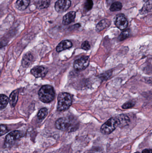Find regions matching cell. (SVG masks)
Here are the masks:
<instances>
[{
    "instance_id": "cell-20",
    "label": "cell",
    "mask_w": 152,
    "mask_h": 153,
    "mask_svg": "<svg viewBox=\"0 0 152 153\" xmlns=\"http://www.w3.org/2000/svg\"><path fill=\"white\" fill-rule=\"evenodd\" d=\"M47 114H48V110L46 108H43L41 109L38 112L37 114V117L39 120L44 119L47 116Z\"/></svg>"
},
{
    "instance_id": "cell-29",
    "label": "cell",
    "mask_w": 152,
    "mask_h": 153,
    "mask_svg": "<svg viewBox=\"0 0 152 153\" xmlns=\"http://www.w3.org/2000/svg\"><path fill=\"white\" fill-rule=\"evenodd\" d=\"M135 153H140V152H136Z\"/></svg>"
},
{
    "instance_id": "cell-6",
    "label": "cell",
    "mask_w": 152,
    "mask_h": 153,
    "mask_svg": "<svg viewBox=\"0 0 152 153\" xmlns=\"http://www.w3.org/2000/svg\"><path fill=\"white\" fill-rule=\"evenodd\" d=\"M90 59L89 56H82L79 59H77L74 62V68L77 71H80L85 70L89 65Z\"/></svg>"
},
{
    "instance_id": "cell-23",
    "label": "cell",
    "mask_w": 152,
    "mask_h": 153,
    "mask_svg": "<svg viewBox=\"0 0 152 153\" xmlns=\"http://www.w3.org/2000/svg\"><path fill=\"white\" fill-rule=\"evenodd\" d=\"M8 131L9 130L5 125H0V136L5 134L8 133Z\"/></svg>"
},
{
    "instance_id": "cell-26",
    "label": "cell",
    "mask_w": 152,
    "mask_h": 153,
    "mask_svg": "<svg viewBox=\"0 0 152 153\" xmlns=\"http://www.w3.org/2000/svg\"><path fill=\"white\" fill-rule=\"evenodd\" d=\"M142 153H152V150H151V149H145V150L143 151Z\"/></svg>"
},
{
    "instance_id": "cell-12",
    "label": "cell",
    "mask_w": 152,
    "mask_h": 153,
    "mask_svg": "<svg viewBox=\"0 0 152 153\" xmlns=\"http://www.w3.org/2000/svg\"><path fill=\"white\" fill-rule=\"evenodd\" d=\"M118 120L119 126L120 127H123L129 124L130 122V119L126 115L121 114L117 117Z\"/></svg>"
},
{
    "instance_id": "cell-13",
    "label": "cell",
    "mask_w": 152,
    "mask_h": 153,
    "mask_svg": "<svg viewBox=\"0 0 152 153\" xmlns=\"http://www.w3.org/2000/svg\"><path fill=\"white\" fill-rule=\"evenodd\" d=\"M33 55L30 53H28L26 54L22 61V65L24 67H28L31 65L33 62Z\"/></svg>"
},
{
    "instance_id": "cell-10",
    "label": "cell",
    "mask_w": 152,
    "mask_h": 153,
    "mask_svg": "<svg viewBox=\"0 0 152 153\" xmlns=\"http://www.w3.org/2000/svg\"><path fill=\"white\" fill-rule=\"evenodd\" d=\"M76 13L75 11H70L64 15L62 19V23L64 25H68L75 20Z\"/></svg>"
},
{
    "instance_id": "cell-3",
    "label": "cell",
    "mask_w": 152,
    "mask_h": 153,
    "mask_svg": "<svg viewBox=\"0 0 152 153\" xmlns=\"http://www.w3.org/2000/svg\"><path fill=\"white\" fill-rule=\"evenodd\" d=\"M72 102V98L69 94L66 92L60 94L58 98V111H64L68 110L71 106Z\"/></svg>"
},
{
    "instance_id": "cell-25",
    "label": "cell",
    "mask_w": 152,
    "mask_h": 153,
    "mask_svg": "<svg viewBox=\"0 0 152 153\" xmlns=\"http://www.w3.org/2000/svg\"><path fill=\"white\" fill-rule=\"evenodd\" d=\"M81 47L84 50H88L90 48V45L89 42L87 41H85L83 42L82 44Z\"/></svg>"
},
{
    "instance_id": "cell-15",
    "label": "cell",
    "mask_w": 152,
    "mask_h": 153,
    "mask_svg": "<svg viewBox=\"0 0 152 153\" xmlns=\"http://www.w3.org/2000/svg\"><path fill=\"white\" fill-rule=\"evenodd\" d=\"M19 92L17 90L14 91L10 95V102L11 107H14L16 106L18 99Z\"/></svg>"
},
{
    "instance_id": "cell-4",
    "label": "cell",
    "mask_w": 152,
    "mask_h": 153,
    "mask_svg": "<svg viewBox=\"0 0 152 153\" xmlns=\"http://www.w3.org/2000/svg\"><path fill=\"white\" fill-rule=\"evenodd\" d=\"M119 122L117 117H112L102 126L101 131L104 134H109L118 126Z\"/></svg>"
},
{
    "instance_id": "cell-8",
    "label": "cell",
    "mask_w": 152,
    "mask_h": 153,
    "mask_svg": "<svg viewBox=\"0 0 152 153\" xmlns=\"http://www.w3.org/2000/svg\"><path fill=\"white\" fill-rule=\"evenodd\" d=\"M115 23L116 26L121 30H124L126 28L128 24L126 18L123 14L117 15L115 19Z\"/></svg>"
},
{
    "instance_id": "cell-18",
    "label": "cell",
    "mask_w": 152,
    "mask_h": 153,
    "mask_svg": "<svg viewBox=\"0 0 152 153\" xmlns=\"http://www.w3.org/2000/svg\"><path fill=\"white\" fill-rule=\"evenodd\" d=\"M9 99L4 94H0V109H2L7 106L9 102Z\"/></svg>"
},
{
    "instance_id": "cell-1",
    "label": "cell",
    "mask_w": 152,
    "mask_h": 153,
    "mask_svg": "<svg viewBox=\"0 0 152 153\" xmlns=\"http://www.w3.org/2000/svg\"><path fill=\"white\" fill-rule=\"evenodd\" d=\"M57 129L64 132H74L78 128L79 124L77 120L74 117H68L59 119L55 122Z\"/></svg>"
},
{
    "instance_id": "cell-28",
    "label": "cell",
    "mask_w": 152,
    "mask_h": 153,
    "mask_svg": "<svg viewBox=\"0 0 152 153\" xmlns=\"http://www.w3.org/2000/svg\"><path fill=\"white\" fill-rule=\"evenodd\" d=\"M149 1V0H144V1L145 2H148Z\"/></svg>"
},
{
    "instance_id": "cell-14",
    "label": "cell",
    "mask_w": 152,
    "mask_h": 153,
    "mask_svg": "<svg viewBox=\"0 0 152 153\" xmlns=\"http://www.w3.org/2000/svg\"><path fill=\"white\" fill-rule=\"evenodd\" d=\"M111 22L109 20L104 19L102 20L97 24L96 26V30L98 31H101L104 29L108 27L110 25Z\"/></svg>"
},
{
    "instance_id": "cell-19",
    "label": "cell",
    "mask_w": 152,
    "mask_h": 153,
    "mask_svg": "<svg viewBox=\"0 0 152 153\" xmlns=\"http://www.w3.org/2000/svg\"><path fill=\"white\" fill-rule=\"evenodd\" d=\"M122 4L120 2L112 3L110 10L111 11H118L122 9Z\"/></svg>"
},
{
    "instance_id": "cell-24",
    "label": "cell",
    "mask_w": 152,
    "mask_h": 153,
    "mask_svg": "<svg viewBox=\"0 0 152 153\" xmlns=\"http://www.w3.org/2000/svg\"><path fill=\"white\" fill-rule=\"evenodd\" d=\"M135 105V103L133 101H129L126 102L122 105V108L123 109H129L132 108Z\"/></svg>"
},
{
    "instance_id": "cell-7",
    "label": "cell",
    "mask_w": 152,
    "mask_h": 153,
    "mask_svg": "<svg viewBox=\"0 0 152 153\" xmlns=\"http://www.w3.org/2000/svg\"><path fill=\"white\" fill-rule=\"evenodd\" d=\"M71 5L70 0H59L55 4V9L58 13L66 11Z\"/></svg>"
},
{
    "instance_id": "cell-11",
    "label": "cell",
    "mask_w": 152,
    "mask_h": 153,
    "mask_svg": "<svg viewBox=\"0 0 152 153\" xmlns=\"http://www.w3.org/2000/svg\"><path fill=\"white\" fill-rule=\"evenodd\" d=\"M72 46V44L70 41L68 40H63L61 42L56 48V51L60 52L66 49L70 48Z\"/></svg>"
},
{
    "instance_id": "cell-16",
    "label": "cell",
    "mask_w": 152,
    "mask_h": 153,
    "mask_svg": "<svg viewBox=\"0 0 152 153\" xmlns=\"http://www.w3.org/2000/svg\"><path fill=\"white\" fill-rule=\"evenodd\" d=\"M30 0H18L16 2L17 7L20 10H24L30 4Z\"/></svg>"
},
{
    "instance_id": "cell-27",
    "label": "cell",
    "mask_w": 152,
    "mask_h": 153,
    "mask_svg": "<svg viewBox=\"0 0 152 153\" xmlns=\"http://www.w3.org/2000/svg\"><path fill=\"white\" fill-rule=\"evenodd\" d=\"M114 1H115V0H107V2L108 4H110L111 3H112Z\"/></svg>"
},
{
    "instance_id": "cell-21",
    "label": "cell",
    "mask_w": 152,
    "mask_h": 153,
    "mask_svg": "<svg viewBox=\"0 0 152 153\" xmlns=\"http://www.w3.org/2000/svg\"><path fill=\"white\" fill-rule=\"evenodd\" d=\"M93 0H86L84 5V8L86 10H90L93 8Z\"/></svg>"
},
{
    "instance_id": "cell-22",
    "label": "cell",
    "mask_w": 152,
    "mask_h": 153,
    "mask_svg": "<svg viewBox=\"0 0 152 153\" xmlns=\"http://www.w3.org/2000/svg\"><path fill=\"white\" fill-rule=\"evenodd\" d=\"M129 35V30H124L123 32L120 34L119 36V40L120 41H122V40H125V39L128 37Z\"/></svg>"
},
{
    "instance_id": "cell-5",
    "label": "cell",
    "mask_w": 152,
    "mask_h": 153,
    "mask_svg": "<svg viewBox=\"0 0 152 153\" xmlns=\"http://www.w3.org/2000/svg\"><path fill=\"white\" fill-rule=\"evenodd\" d=\"M22 137V133L20 131L15 130L9 133L5 137L4 146H5L12 145L16 140L20 139Z\"/></svg>"
},
{
    "instance_id": "cell-9",
    "label": "cell",
    "mask_w": 152,
    "mask_h": 153,
    "mask_svg": "<svg viewBox=\"0 0 152 153\" xmlns=\"http://www.w3.org/2000/svg\"><path fill=\"white\" fill-rule=\"evenodd\" d=\"M31 73L37 78L44 77L48 72V70L45 67L42 66H37L34 67L31 70Z\"/></svg>"
},
{
    "instance_id": "cell-17",
    "label": "cell",
    "mask_w": 152,
    "mask_h": 153,
    "mask_svg": "<svg viewBox=\"0 0 152 153\" xmlns=\"http://www.w3.org/2000/svg\"><path fill=\"white\" fill-rule=\"evenodd\" d=\"M50 2V0H39L37 3V7L41 10L46 9L49 7Z\"/></svg>"
},
{
    "instance_id": "cell-2",
    "label": "cell",
    "mask_w": 152,
    "mask_h": 153,
    "mask_svg": "<svg viewBox=\"0 0 152 153\" xmlns=\"http://www.w3.org/2000/svg\"><path fill=\"white\" fill-rule=\"evenodd\" d=\"M38 96L41 101L45 103L51 102L55 97V92L52 86L45 85L38 91Z\"/></svg>"
}]
</instances>
